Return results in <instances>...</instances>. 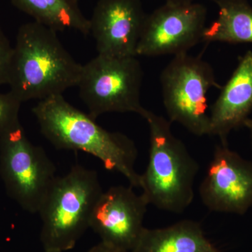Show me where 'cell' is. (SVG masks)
Returning a JSON list of instances; mask_svg holds the SVG:
<instances>
[{
	"instance_id": "cell-9",
	"label": "cell",
	"mask_w": 252,
	"mask_h": 252,
	"mask_svg": "<svg viewBox=\"0 0 252 252\" xmlns=\"http://www.w3.org/2000/svg\"><path fill=\"white\" fill-rule=\"evenodd\" d=\"M207 208L243 215L252 207V163L228 147L217 145L199 189Z\"/></svg>"
},
{
	"instance_id": "cell-15",
	"label": "cell",
	"mask_w": 252,
	"mask_h": 252,
	"mask_svg": "<svg viewBox=\"0 0 252 252\" xmlns=\"http://www.w3.org/2000/svg\"><path fill=\"white\" fill-rule=\"evenodd\" d=\"M218 17L205 28L202 42L252 43V7L246 0H217Z\"/></svg>"
},
{
	"instance_id": "cell-13",
	"label": "cell",
	"mask_w": 252,
	"mask_h": 252,
	"mask_svg": "<svg viewBox=\"0 0 252 252\" xmlns=\"http://www.w3.org/2000/svg\"><path fill=\"white\" fill-rule=\"evenodd\" d=\"M130 252H220L205 237L201 225L182 220L170 226L144 228Z\"/></svg>"
},
{
	"instance_id": "cell-5",
	"label": "cell",
	"mask_w": 252,
	"mask_h": 252,
	"mask_svg": "<svg viewBox=\"0 0 252 252\" xmlns=\"http://www.w3.org/2000/svg\"><path fill=\"white\" fill-rule=\"evenodd\" d=\"M136 57L98 54L82 66L77 86L91 117L113 112L143 115L147 109L140 99L144 72Z\"/></svg>"
},
{
	"instance_id": "cell-20",
	"label": "cell",
	"mask_w": 252,
	"mask_h": 252,
	"mask_svg": "<svg viewBox=\"0 0 252 252\" xmlns=\"http://www.w3.org/2000/svg\"><path fill=\"white\" fill-rule=\"evenodd\" d=\"M164 1L169 3H190L193 2V0H164Z\"/></svg>"
},
{
	"instance_id": "cell-11",
	"label": "cell",
	"mask_w": 252,
	"mask_h": 252,
	"mask_svg": "<svg viewBox=\"0 0 252 252\" xmlns=\"http://www.w3.org/2000/svg\"><path fill=\"white\" fill-rule=\"evenodd\" d=\"M146 16L140 0H98L89 19L98 54L137 56Z\"/></svg>"
},
{
	"instance_id": "cell-21",
	"label": "cell",
	"mask_w": 252,
	"mask_h": 252,
	"mask_svg": "<svg viewBox=\"0 0 252 252\" xmlns=\"http://www.w3.org/2000/svg\"><path fill=\"white\" fill-rule=\"evenodd\" d=\"M45 252H62L56 251V250H46Z\"/></svg>"
},
{
	"instance_id": "cell-7",
	"label": "cell",
	"mask_w": 252,
	"mask_h": 252,
	"mask_svg": "<svg viewBox=\"0 0 252 252\" xmlns=\"http://www.w3.org/2000/svg\"><path fill=\"white\" fill-rule=\"evenodd\" d=\"M0 176L10 198L31 214H38L57 177L54 162L21 123L0 135Z\"/></svg>"
},
{
	"instance_id": "cell-17",
	"label": "cell",
	"mask_w": 252,
	"mask_h": 252,
	"mask_svg": "<svg viewBox=\"0 0 252 252\" xmlns=\"http://www.w3.org/2000/svg\"><path fill=\"white\" fill-rule=\"evenodd\" d=\"M14 46L0 28V85L8 84Z\"/></svg>"
},
{
	"instance_id": "cell-1",
	"label": "cell",
	"mask_w": 252,
	"mask_h": 252,
	"mask_svg": "<svg viewBox=\"0 0 252 252\" xmlns=\"http://www.w3.org/2000/svg\"><path fill=\"white\" fill-rule=\"evenodd\" d=\"M32 112L41 133L55 148L91 154L105 169L119 172L130 186L140 188V175L135 168L138 151L130 137L106 130L63 94L39 101Z\"/></svg>"
},
{
	"instance_id": "cell-14",
	"label": "cell",
	"mask_w": 252,
	"mask_h": 252,
	"mask_svg": "<svg viewBox=\"0 0 252 252\" xmlns=\"http://www.w3.org/2000/svg\"><path fill=\"white\" fill-rule=\"evenodd\" d=\"M20 11L34 21L54 31L74 30L84 35L90 34V20L79 6V0H11Z\"/></svg>"
},
{
	"instance_id": "cell-4",
	"label": "cell",
	"mask_w": 252,
	"mask_h": 252,
	"mask_svg": "<svg viewBox=\"0 0 252 252\" xmlns=\"http://www.w3.org/2000/svg\"><path fill=\"white\" fill-rule=\"evenodd\" d=\"M103 191L97 172L80 165L56 177L38 212L44 251L74 248L90 228L91 215Z\"/></svg>"
},
{
	"instance_id": "cell-6",
	"label": "cell",
	"mask_w": 252,
	"mask_h": 252,
	"mask_svg": "<svg viewBox=\"0 0 252 252\" xmlns=\"http://www.w3.org/2000/svg\"><path fill=\"white\" fill-rule=\"evenodd\" d=\"M160 81L169 121L194 135H210L207 94L212 87L221 88L212 66L200 56L177 55L162 71Z\"/></svg>"
},
{
	"instance_id": "cell-18",
	"label": "cell",
	"mask_w": 252,
	"mask_h": 252,
	"mask_svg": "<svg viewBox=\"0 0 252 252\" xmlns=\"http://www.w3.org/2000/svg\"><path fill=\"white\" fill-rule=\"evenodd\" d=\"M87 252H129L125 251V250H120L114 248V247L110 246V245H106L101 242L98 245L93 247Z\"/></svg>"
},
{
	"instance_id": "cell-19",
	"label": "cell",
	"mask_w": 252,
	"mask_h": 252,
	"mask_svg": "<svg viewBox=\"0 0 252 252\" xmlns=\"http://www.w3.org/2000/svg\"><path fill=\"white\" fill-rule=\"evenodd\" d=\"M245 127H248V130H250V137H251V144L252 148V119H249L245 124Z\"/></svg>"
},
{
	"instance_id": "cell-2",
	"label": "cell",
	"mask_w": 252,
	"mask_h": 252,
	"mask_svg": "<svg viewBox=\"0 0 252 252\" xmlns=\"http://www.w3.org/2000/svg\"><path fill=\"white\" fill-rule=\"evenodd\" d=\"M82 66L63 45L57 32L40 23L18 29L8 85L21 102L63 94L77 86Z\"/></svg>"
},
{
	"instance_id": "cell-12",
	"label": "cell",
	"mask_w": 252,
	"mask_h": 252,
	"mask_svg": "<svg viewBox=\"0 0 252 252\" xmlns=\"http://www.w3.org/2000/svg\"><path fill=\"white\" fill-rule=\"evenodd\" d=\"M252 111V51L240 59L229 80L220 88L210 112V135L228 143L230 132L241 126Z\"/></svg>"
},
{
	"instance_id": "cell-16",
	"label": "cell",
	"mask_w": 252,
	"mask_h": 252,
	"mask_svg": "<svg viewBox=\"0 0 252 252\" xmlns=\"http://www.w3.org/2000/svg\"><path fill=\"white\" fill-rule=\"evenodd\" d=\"M22 102L12 93H0V135L20 124L19 112Z\"/></svg>"
},
{
	"instance_id": "cell-8",
	"label": "cell",
	"mask_w": 252,
	"mask_h": 252,
	"mask_svg": "<svg viewBox=\"0 0 252 252\" xmlns=\"http://www.w3.org/2000/svg\"><path fill=\"white\" fill-rule=\"evenodd\" d=\"M207 9L199 3L165 2L147 15L137 44V56L188 53L203 40Z\"/></svg>"
},
{
	"instance_id": "cell-10",
	"label": "cell",
	"mask_w": 252,
	"mask_h": 252,
	"mask_svg": "<svg viewBox=\"0 0 252 252\" xmlns=\"http://www.w3.org/2000/svg\"><path fill=\"white\" fill-rule=\"evenodd\" d=\"M132 188L130 185L115 186L102 192L90 220V228L102 243L129 252L143 231L149 205L145 197Z\"/></svg>"
},
{
	"instance_id": "cell-3",
	"label": "cell",
	"mask_w": 252,
	"mask_h": 252,
	"mask_svg": "<svg viewBox=\"0 0 252 252\" xmlns=\"http://www.w3.org/2000/svg\"><path fill=\"white\" fill-rule=\"evenodd\" d=\"M149 128L148 165L140 175L142 195L159 210L182 214L194 198V182L199 165L171 130V122L146 109Z\"/></svg>"
}]
</instances>
